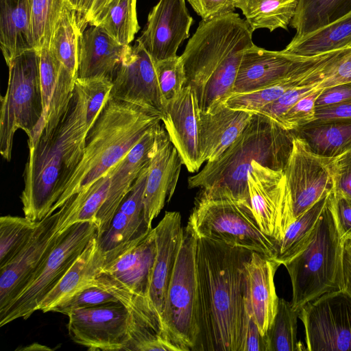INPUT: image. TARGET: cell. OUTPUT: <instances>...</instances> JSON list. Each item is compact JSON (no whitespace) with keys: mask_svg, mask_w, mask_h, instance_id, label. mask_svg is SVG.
<instances>
[{"mask_svg":"<svg viewBox=\"0 0 351 351\" xmlns=\"http://www.w3.org/2000/svg\"><path fill=\"white\" fill-rule=\"evenodd\" d=\"M293 131L323 156L336 157L351 149V119L314 120Z\"/></svg>","mask_w":351,"mask_h":351,"instance_id":"obj_30","label":"cell"},{"mask_svg":"<svg viewBox=\"0 0 351 351\" xmlns=\"http://www.w3.org/2000/svg\"><path fill=\"white\" fill-rule=\"evenodd\" d=\"M343 290L351 296V234L343 239Z\"/></svg>","mask_w":351,"mask_h":351,"instance_id":"obj_54","label":"cell"},{"mask_svg":"<svg viewBox=\"0 0 351 351\" xmlns=\"http://www.w3.org/2000/svg\"><path fill=\"white\" fill-rule=\"evenodd\" d=\"M60 208L39 221L31 239L6 266L0 268V311L3 310L29 285L53 249L59 234Z\"/></svg>","mask_w":351,"mask_h":351,"instance_id":"obj_17","label":"cell"},{"mask_svg":"<svg viewBox=\"0 0 351 351\" xmlns=\"http://www.w3.org/2000/svg\"><path fill=\"white\" fill-rule=\"evenodd\" d=\"M72 340L89 350H124L129 340L130 311L121 302L74 309L68 315Z\"/></svg>","mask_w":351,"mask_h":351,"instance_id":"obj_15","label":"cell"},{"mask_svg":"<svg viewBox=\"0 0 351 351\" xmlns=\"http://www.w3.org/2000/svg\"><path fill=\"white\" fill-rule=\"evenodd\" d=\"M296 136L267 116L254 113L235 141L217 159L188 179L189 188L224 186L238 199L250 202L247 175L254 162L274 170L287 163Z\"/></svg>","mask_w":351,"mask_h":351,"instance_id":"obj_5","label":"cell"},{"mask_svg":"<svg viewBox=\"0 0 351 351\" xmlns=\"http://www.w3.org/2000/svg\"><path fill=\"white\" fill-rule=\"evenodd\" d=\"M300 0H235L252 31L287 29Z\"/></svg>","mask_w":351,"mask_h":351,"instance_id":"obj_33","label":"cell"},{"mask_svg":"<svg viewBox=\"0 0 351 351\" xmlns=\"http://www.w3.org/2000/svg\"><path fill=\"white\" fill-rule=\"evenodd\" d=\"M351 47V12L308 34L293 37L283 49L301 57H314Z\"/></svg>","mask_w":351,"mask_h":351,"instance_id":"obj_31","label":"cell"},{"mask_svg":"<svg viewBox=\"0 0 351 351\" xmlns=\"http://www.w3.org/2000/svg\"><path fill=\"white\" fill-rule=\"evenodd\" d=\"M247 187L258 226L278 246L293 223L290 194L284 171L254 162L247 175Z\"/></svg>","mask_w":351,"mask_h":351,"instance_id":"obj_14","label":"cell"},{"mask_svg":"<svg viewBox=\"0 0 351 351\" xmlns=\"http://www.w3.org/2000/svg\"><path fill=\"white\" fill-rule=\"evenodd\" d=\"M318 84H302L295 86L287 90L274 101L258 110L256 113L267 116L280 125L281 119L287 111L300 99L314 90L318 89L317 88Z\"/></svg>","mask_w":351,"mask_h":351,"instance_id":"obj_46","label":"cell"},{"mask_svg":"<svg viewBox=\"0 0 351 351\" xmlns=\"http://www.w3.org/2000/svg\"><path fill=\"white\" fill-rule=\"evenodd\" d=\"M89 122L84 99L75 83L59 124L29 147L21 195L24 215L34 221L47 217L84 155Z\"/></svg>","mask_w":351,"mask_h":351,"instance_id":"obj_2","label":"cell"},{"mask_svg":"<svg viewBox=\"0 0 351 351\" xmlns=\"http://www.w3.org/2000/svg\"><path fill=\"white\" fill-rule=\"evenodd\" d=\"M149 165L141 172L116 211L108 229L97 237L101 248L107 252L137 239L152 229L147 223L143 204Z\"/></svg>","mask_w":351,"mask_h":351,"instance_id":"obj_26","label":"cell"},{"mask_svg":"<svg viewBox=\"0 0 351 351\" xmlns=\"http://www.w3.org/2000/svg\"><path fill=\"white\" fill-rule=\"evenodd\" d=\"M334 194L351 199V149L334 160Z\"/></svg>","mask_w":351,"mask_h":351,"instance_id":"obj_47","label":"cell"},{"mask_svg":"<svg viewBox=\"0 0 351 351\" xmlns=\"http://www.w3.org/2000/svg\"><path fill=\"white\" fill-rule=\"evenodd\" d=\"M202 20H210L233 12L235 0H187Z\"/></svg>","mask_w":351,"mask_h":351,"instance_id":"obj_48","label":"cell"},{"mask_svg":"<svg viewBox=\"0 0 351 351\" xmlns=\"http://www.w3.org/2000/svg\"><path fill=\"white\" fill-rule=\"evenodd\" d=\"M254 113L236 110L224 102L207 112L199 110V150L202 163L217 159L242 133Z\"/></svg>","mask_w":351,"mask_h":351,"instance_id":"obj_24","label":"cell"},{"mask_svg":"<svg viewBox=\"0 0 351 351\" xmlns=\"http://www.w3.org/2000/svg\"><path fill=\"white\" fill-rule=\"evenodd\" d=\"M65 0H29L34 48L49 45Z\"/></svg>","mask_w":351,"mask_h":351,"instance_id":"obj_41","label":"cell"},{"mask_svg":"<svg viewBox=\"0 0 351 351\" xmlns=\"http://www.w3.org/2000/svg\"><path fill=\"white\" fill-rule=\"evenodd\" d=\"M315 62L307 60L289 77L260 89L242 93H232L224 104L233 109L256 113L258 110L274 101L287 90L302 85L313 71Z\"/></svg>","mask_w":351,"mask_h":351,"instance_id":"obj_34","label":"cell"},{"mask_svg":"<svg viewBox=\"0 0 351 351\" xmlns=\"http://www.w3.org/2000/svg\"><path fill=\"white\" fill-rule=\"evenodd\" d=\"M197 237L257 252L274 259L277 243L261 230L250 202L224 186L201 189L186 226Z\"/></svg>","mask_w":351,"mask_h":351,"instance_id":"obj_7","label":"cell"},{"mask_svg":"<svg viewBox=\"0 0 351 351\" xmlns=\"http://www.w3.org/2000/svg\"><path fill=\"white\" fill-rule=\"evenodd\" d=\"M0 44L6 64L24 51L35 49L29 0H0Z\"/></svg>","mask_w":351,"mask_h":351,"instance_id":"obj_29","label":"cell"},{"mask_svg":"<svg viewBox=\"0 0 351 351\" xmlns=\"http://www.w3.org/2000/svg\"><path fill=\"white\" fill-rule=\"evenodd\" d=\"M351 12V0H300L290 25L303 36Z\"/></svg>","mask_w":351,"mask_h":351,"instance_id":"obj_35","label":"cell"},{"mask_svg":"<svg viewBox=\"0 0 351 351\" xmlns=\"http://www.w3.org/2000/svg\"><path fill=\"white\" fill-rule=\"evenodd\" d=\"M110 96L138 106L162 117L165 102L161 94L155 61L137 40L127 45L112 81Z\"/></svg>","mask_w":351,"mask_h":351,"instance_id":"obj_16","label":"cell"},{"mask_svg":"<svg viewBox=\"0 0 351 351\" xmlns=\"http://www.w3.org/2000/svg\"><path fill=\"white\" fill-rule=\"evenodd\" d=\"M311 58L284 50L270 51L254 44L243 52L233 93L251 92L276 83L293 74Z\"/></svg>","mask_w":351,"mask_h":351,"instance_id":"obj_21","label":"cell"},{"mask_svg":"<svg viewBox=\"0 0 351 351\" xmlns=\"http://www.w3.org/2000/svg\"><path fill=\"white\" fill-rule=\"evenodd\" d=\"M343 239L332 192L310 241L282 264L291 282L293 310L299 311L326 293L343 290Z\"/></svg>","mask_w":351,"mask_h":351,"instance_id":"obj_6","label":"cell"},{"mask_svg":"<svg viewBox=\"0 0 351 351\" xmlns=\"http://www.w3.org/2000/svg\"><path fill=\"white\" fill-rule=\"evenodd\" d=\"M69 6L73 9L77 13L82 5V3L84 0H66Z\"/></svg>","mask_w":351,"mask_h":351,"instance_id":"obj_56","label":"cell"},{"mask_svg":"<svg viewBox=\"0 0 351 351\" xmlns=\"http://www.w3.org/2000/svg\"><path fill=\"white\" fill-rule=\"evenodd\" d=\"M298 313L291 302L279 298L276 314L265 334L267 351L306 350L297 337Z\"/></svg>","mask_w":351,"mask_h":351,"instance_id":"obj_39","label":"cell"},{"mask_svg":"<svg viewBox=\"0 0 351 351\" xmlns=\"http://www.w3.org/2000/svg\"><path fill=\"white\" fill-rule=\"evenodd\" d=\"M96 234L97 228L92 221L75 223L60 233L53 249L29 285L3 310L0 311V326L19 318L27 319L38 311L43 299Z\"/></svg>","mask_w":351,"mask_h":351,"instance_id":"obj_10","label":"cell"},{"mask_svg":"<svg viewBox=\"0 0 351 351\" xmlns=\"http://www.w3.org/2000/svg\"><path fill=\"white\" fill-rule=\"evenodd\" d=\"M80 35L77 78H104L112 82L127 45L99 26L89 25Z\"/></svg>","mask_w":351,"mask_h":351,"instance_id":"obj_25","label":"cell"},{"mask_svg":"<svg viewBox=\"0 0 351 351\" xmlns=\"http://www.w3.org/2000/svg\"><path fill=\"white\" fill-rule=\"evenodd\" d=\"M160 121L159 114L110 96L87 134L80 162L49 215L114 167Z\"/></svg>","mask_w":351,"mask_h":351,"instance_id":"obj_4","label":"cell"},{"mask_svg":"<svg viewBox=\"0 0 351 351\" xmlns=\"http://www.w3.org/2000/svg\"><path fill=\"white\" fill-rule=\"evenodd\" d=\"M7 65L8 88L1 97L0 153L9 161L14 136L18 130L26 133L28 143L34 140L43 116L44 104L39 51L36 49L24 51Z\"/></svg>","mask_w":351,"mask_h":351,"instance_id":"obj_9","label":"cell"},{"mask_svg":"<svg viewBox=\"0 0 351 351\" xmlns=\"http://www.w3.org/2000/svg\"><path fill=\"white\" fill-rule=\"evenodd\" d=\"M193 21L185 0H159L136 40L155 62L175 57L180 45L189 37Z\"/></svg>","mask_w":351,"mask_h":351,"instance_id":"obj_18","label":"cell"},{"mask_svg":"<svg viewBox=\"0 0 351 351\" xmlns=\"http://www.w3.org/2000/svg\"><path fill=\"white\" fill-rule=\"evenodd\" d=\"M252 33L247 21L234 12L199 23L180 57L186 86L195 91L201 111L233 93L243 52L254 45Z\"/></svg>","mask_w":351,"mask_h":351,"instance_id":"obj_3","label":"cell"},{"mask_svg":"<svg viewBox=\"0 0 351 351\" xmlns=\"http://www.w3.org/2000/svg\"><path fill=\"white\" fill-rule=\"evenodd\" d=\"M252 250L197 238V338L193 351H243Z\"/></svg>","mask_w":351,"mask_h":351,"instance_id":"obj_1","label":"cell"},{"mask_svg":"<svg viewBox=\"0 0 351 351\" xmlns=\"http://www.w3.org/2000/svg\"><path fill=\"white\" fill-rule=\"evenodd\" d=\"M154 229L156 236V254L148 300L151 307L162 322L168 289L184 234L180 213L166 212L163 218Z\"/></svg>","mask_w":351,"mask_h":351,"instance_id":"obj_23","label":"cell"},{"mask_svg":"<svg viewBox=\"0 0 351 351\" xmlns=\"http://www.w3.org/2000/svg\"><path fill=\"white\" fill-rule=\"evenodd\" d=\"M162 96L165 102L176 97L186 86V79L180 56L155 62Z\"/></svg>","mask_w":351,"mask_h":351,"instance_id":"obj_42","label":"cell"},{"mask_svg":"<svg viewBox=\"0 0 351 351\" xmlns=\"http://www.w3.org/2000/svg\"><path fill=\"white\" fill-rule=\"evenodd\" d=\"M199 112L195 91L185 86L176 97L167 102L161 119L170 141L191 173L197 172L202 165L199 150Z\"/></svg>","mask_w":351,"mask_h":351,"instance_id":"obj_19","label":"cell"},{"mask_svg":"<svg viewBox=\"0 0 351 351\" xmlns=\"http://www.w3.org/2000/svg\"><path fill=\"white\" fill-rule=\"evenodd\" d=\"M280 265L274 260L254 251L247 265L249 307L263 335L269 328L278 310L279 298L274 276Z\"/></svg>","mask_w":351,"mask_h":351,"instance_id":"obj_27","label":"cell"},{"mask_svg":"<svg viewBox=\"0 0 351 351\" xmlns=\"http://www.w3.org/2000/svg\"><path fill=\"white\" fill-rule=\"evenodd\" d=\"M351 99V82L327 88L316 100L315 107L332 105Z\"/></svg>","mask_w":351,"mask_h":351,"instance_id":"obj_49","label":"cell"},{"mask_svg":"<svg viewBox=\"0 0 351 351\" xmlns=\"http://www.w3.org/2000/svg\"><path fill=\"white\" fill-rule=\"evenodd\" d=\"M332 192L322 197L288 227L273 260L281 265L306 247Z\"/></svg>","mask_w":351,"mask_h":351,"instance_id":"obj_37","label":"cell"},{"mask_svg":"<svg viewBox=\"0 0 351 351\" xmlns=\"http://www.w3.org/2000/svg\"><path fill=\"white\" fill-rule=\"evenodd\" d=\"M313 152L295 136L284 173L290 194L293 222L334 190V160Z\"/></svg>","mask_w":351,"mask_h":351,"instance_id":"obj_13","label":"cell"},{"mask_svg":"<svg viewBox=\"0 0 351 351\" xmlns=\"http://www.w3.org/2000/svg\"><path fill=\"white\" fill-rule=\"evenodd\" d=\"M119 300L108 291L92 285L54 306L51 312L60 313L67 315L74 309L101 305Z\"/></svg>","mask_w":351,"mask_h":351,"instance_id":"obj_44","label":"cell"},{"mask_svg":"<svg viewBox=\"0 0 351 351\" xmlns=\"http://www.w3.org/2000/svg\"><path fill=\"white\" fill-rule=\"evenodd\" d=\"M115 166L88 188L71 197L60 208L62 213L57 226L58 234L77 222L95 223L96 217L107 198Z\"/></svg>","mask_w":351,"mask_h":351,"instance_id":"obj_32","label":"cell"},{"mask_svg":"<svg viewBox=\"0 0 351 351\" xmlns=\"http://www.w3.org/2000/svg\"><path fill=\"white\" fill-rule=\"evenodd\" d=\"M160 122L147 130L115 166L107 198L95 221L98 237L108 229L121 203L142 170L149 164Z\"/></svg>","mask_w":351,"mask_h":351,"instance_id":"obj_22","label":"cell"},{"mask_svg":"<svg viewBox=\"0 0 351 351\" xmlns=\"http://www.w3.org/2000/svg\"><path fill=\"white\" fill-rule=\"evenodd\" d=\"M351 119V99L315 109V120Z\"/></svg>","mask_w":351,"mask_h":351,"instance_id":"obj_52","label":"cell"},{"mask_svg":"<svg viewBox=\"0 0 351 351\" xmlns=\"http://www.w3.org/2000/svg\"><path fill=\"white\" fill-rule=\"evenodd\" d=\"M80 34L76 12L65 0L49 47L60 62L77 77Z\"/></svg>","mask_w":351,"mask_h":351,"instance_id":"obj_38","label":"cell"},{"mask_svg":"<svg viewBox=\"0 0 351 351\" xmlns=\"http://www.w3.org/2000/svg\"><path fill=\"white\" fill-rule=\"evenodd\" d=\"M243 351H267V340L265 335H263L250 312L247 322V329Z\"/></svg>","mask_w":351,"mask_h":351,"instance_id":"obj_50","label":"cell"},{"mask_svg":"<svg viewBox=\"0 0 351 351\" xmlns=\"http://www.w3.org/2000/svg\"><path fill=\"white\" fill-rule=\"evenodd\" d=\"M337 63L351 76V47L347 48L339 56Z\"/></svg>","mask_w":351,"mask_h":351,"instance_id":"obj_55","label":"cell"},{"mask_svg":"<svg viewBox=\"0 0 351 351\" xmlns=\"http://www.w3.org/2000/svg\"><path fill=\"white\" fill-rule=\"evenodd\" d=\"M308 351H351V296L344 290L326 293L299 311Z\"/></svg>","mask_w":351,"mask_h":351,"instance_id":"obj_12","label":"cell"},{"mask_svg":"<svg viewBox=\"0 0 351 351\" xmlns=\"http://www.w3.org/2000/svg\"><path fill=\"white\" fill-rule=\"evenodd\" d=\"M324 89H315L300 99L283 115L280 125L286 130H295L315 118V102Z\"/></svg>","mask_w":351,"mask_h":351,"instance_id":"obj_45","label":"cell"},{"mask_svg":"<svg viewBox=\"0 0 351 351\" xmlns=\"http://www.w3.org/2000/svg\"><path fill=\"white\" fill-rule=\"evenodd\" d=\"M39 52L44 116L49 106L53 92L60 80L61 74L66 66L54 54L49 45L43 47L39 50Z\"/></svg>","mask_w":351,"mask_h":351,"instance_id":"obj_43","label":"cell"},{"mask_svg":"<svg viewBox=\"0 0 351 351\" xmlns=\"http://www.w3.org/2000/svg\"><path fill=\"white\" fill-rule=\"evenodd\" d=\"M106 253L100 247L97 234L93 237L72 266L40 304L38 311L43 313L79 291L92 285L102 271Z\"/></svg>","mask_w":351,"mask_h":351,"instance_id":"obj_28","label":"cell"},{"mask_svg":"<svg viewBox=\"0 0 351 351\" xmlns=\"http://www.w3.org/2000/svg\"><path fill=\"white\" fill-rule=\"evenodd\" d=\"M105 253L104 268L92 285L112 294L142 318L160 319L148 300L156 254L154 229Z\"/></svg>","mask_w":351,"mask_h":351,"instance_id":"obj_8","label":"cell"},{"mask_svg":"<svg viewBox=\"0 0 351 351\" xmlns=\"http://www.w3.org/2000/svg\"><path fill=\"white\" fill-rule=\"evenodd\" d=\"M110 0H84L76 13L77 21L82 33L99 14Z\"/></svg>","mask_w":351,"mask_h":351,"instance_id":"obj_51","label":"cell"},{"mask_svg":"<svg viewBox=\"0 0 351 351\" xmlns=\"http://www.w3.org/2000/svg\"><path fill=\"white\" fill-rule=\"evenodd\" d=\"M197 237L186 226L162 317L166 339L178 351H193L197 338Z\"/></svg>","mask_w":351,"mask_h":351,"instance_id":"obj_11","label":"cell"},{"mask_svg":"<svg viewBox=\"0 0 351 351\" xmlns=\"http://www.w3.org/2000/svg\"><path fill=\"white\" fill-rule=\"evenodd\" d=\"M334 203L337 221L343 238L351 234V199L334 194Z\"/></svg>","mask_w":351,"mask_h":351,"instance_id":"obj_53","label":"cell"},{"mask_svg":"<svg viewBox=\"0 0 351 351\" xmlns=\"http://www.w3.org/2000/svg\"><path fill=\"white\" fill-rule=\"evenodd\" d=\"M182 165L178 151L170 141L165 127L160 124L149 164L143 194L145 218L149 225L152 226L165 201L171 199Z\"/></svg>","mask_w":351,"mask_h":351,"instance_id":"obj_20","label":"cell"},{"mask_svg":"<svg viewBox=\"0 0 351 351\" xmlns=\"http://www.w3.org/2000/svg\"><path fill=\"white\" fill-rule=\"evenodd\" d=\"M88 25L99 26L119 43L129 45L140 29L136 0H110Z\"/></svg>","mask_w":351,"mask_h":351,"instance_id":"obj_36","label":"cell"},{"mask_svg":"<svg viewBox=\"0 0 351 351\" xmlns=\"http://www.w3.org/2000/svg\"><path fill=\"white\" fill-rule=\"evenodd\" d=\"M38 223L25 217H1L0 268L10 263L26 245Z\"/></svg>","mask_w":351,"mask_h":351,"instance_id":"obj_40","label":"cell"}]
</instances>
